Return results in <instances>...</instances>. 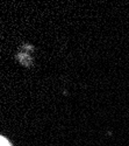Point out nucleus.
<instances>
[{
    "mask_svg": "<svg viewBox=\"0 0 129 146\" xmlns=\"http://www.w3.org/2000/svg\"><path fill=\"white\" fill-rule=\"evenodd\" d=\"M0 146H10V144L4 137H1V145H0Z\"/></svg>",
    "mask_w": 129,
    "mask_h": 146,
    "instance_id": "f257e3e1",
    "label": "nucleus"
}]
</instances>
